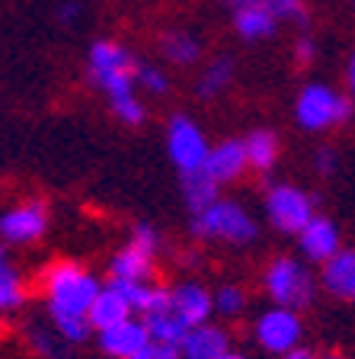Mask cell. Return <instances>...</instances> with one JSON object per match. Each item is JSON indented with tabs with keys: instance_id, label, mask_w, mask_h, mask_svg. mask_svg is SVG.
I'll return each mask as SVG.
<instances>
[{
	"instance_id": "obj_22",
	"label": "cell",
	"mask_w": 355,
	"mask_h": 359,
	"mask_svg": "<svg viewBox=\"0 0 355 359\" xmlns=\"http://www.w3.org/2000/svg\"><path fill=\"white\" fill-rule=\"evenodd\" d=\"M179 196H183L186 209L195 215V212L208 209L211 202L221 199V187L205 170H195V173H183L179 177Z\"/></svg>"
},
{
	"instance_id": "obj_3",
	"label": "cell",
	"mask_w": 355,
	"mask_h": 359,
	"mask_svg": "<svg viewBox=\"0 0 355 359\" xmlns=\"http://www.w3.org/2000/svg\"><path fill=\"white\" fill-rule=\"evenodd\" d=\"M263 289H266L272 305L291 308V311L301 314L304 308H311L314 299H317L320 276H314V269L307 260L279 254L263 269Z\"/></svg>"
},
{
	"instance_id": "obj_31",
	"label": "cell",
	"mask_w": 355,
	"mask_h": 359,
	"mask_svg": "<svg viewBox=\"0 0 355 359\" xmlns=\"http://www.w3.org/2000/svg\"><path fill=\"white\" fill-rule=\"evenodd\" d=\"M132 359H183L179 356V346H167V344H148L138 356Z\"/></svg>"
},
{
	"instance_id": "obj_32",
	"label": "cell",
	"mask_w": 355,
	"mask_h": 359,
	"mask_svg": "<svg viewBox=\"0 0 355 359\" xmlns=\"http://www.w3.org/2000/svg\"><path fill=\"white\" fill-rule=\"evenodd\" d=\"M314 170L320 173V177H330V173L336 170V151L333 148H317V154H314Z\"/></svg>"
},
{
	"instance_id": "obj_11",
	"label": "cell",
	"mask_w": 355,
	"mask_h": 359,
	"mask_svg": "<svg viewBox=\"0 0 355 359\" xmlns=\"http://www.w3.org/2000/svg\"><path fill=\"white\" fill-rule=\"evenodd\" d=\"M298 254L307 263L323 266L326 260H333L342 250V238H340V224L326 215H314L311 222L304 224V231L298 234Z\"/></svg>"
},
{
	"instance_id": "obj_7",
	"label": "cell",
	"mask_w": 355,
	"mask_h": 359,
	"mask_svg": "<svg viewBox=\"0 0 355 359\" xmlns=\"http://www.w3.org/2000/svg\"><path fill=\"white\" fill-rule=\"evenodd\" d=\"M263 209H266V222L272 224V231L298 238L304 224L317 215V199L295 183H272L266 189Z\"/></svg>"
},
{
	"instance_id": "obj_15",
	"label": "cell",
	"mask_w": 355,
	"mask_h": 359,
	"mask_svg": "<svg viewBox=\"0 0 355 359\" xmlns=\"http://www.w3.org/2000/svg\"><path fill=\"white\" fill-rule=\"evenodd\" d=\"M320 289L340 302H355V247H342L320 266Z\"/></svg>"
},
{
	"instance_id": "obj_14",
	"label": "cell",
	"mask_w": 355,
	"mask_h": 359,
	"mask_svg": "<svg viewBox=\"0 0 355 359\" xmlns=\"http://www.w3.org/2000/svg\"><path fill=\"white\" fill-rule=\"evenodd\" d=\"M170 308L183 314L193 327H199L215 318V292H208L195 279H183V283L170 285Z\"/></svg>"
},
{
	"instance_id": "obj_33",
	"label": "cell",
	"mask_w": 355,
	"mask_h": 359,
	"mask_svg": "<svg viewBox=\"0 0 355 359\" xmlns=\"http://www.w3.org/2000/svg\"><path fill=\"white\" fill-rule=\"evenodd\" d=\"M77 16H81V4H74V0H64V4H58V10H55V20H58L61 26L77 22Z\"/></svg>"
},
{
	"instance_id": "obj_5",
	"label": "cell",
	"mask_w": 355,
	"mask_h": 359,
	"mask_svg": "<svg viewBox=\"0 0 355 359\" xmlns=\"http://www.w3.org/2000/svg\"><path fill=\"white\" fill-rule=\"evenodd\" d=\"M352 116V97L330 83L311 81L295 97V122L304 132H330Z\"/></svg>"
},
{
	"instance_id": "obj_27",
	"label": "cell",
	"mask_w": 355,
	"mask_h": 359,
	"mask_svg": "<svg viewBox=\"0 0 355 359\" xmlns=\"http://www.w3.org/2000/svg\"><path fill=\"white\" fill-rule=\"evenodd\" d=\"M244 311H246V292L240 285L228 283L215 292V314H221V318H240Z\"/></svg>"
},
{
	"instance_id": "obj_36",
	"label": "cell",
	"mask_w": 355,
	"mask_h": 359,
	"mask_svg": "<svg viewBox=\"0 0 355 359\" xmlns=\"http://www.w3.org/2000/svg\"><path fill=\"white\" fill-rule=\"evenodd\" d=\"M279 359H317L307 346H298V350H291V353H285V356H279Z\"/></svg>"
},
{
	"instance_id": "obj_16",
	"label": "cell",
	"mask_w": 355,
	"mask_h": 359,
	"mask_svg": "<svg viewBox=\"0 0 355 359\" xmlns=\"http://www.w3.org/2000/svg\"><path fill=\"white\" fill-rule=\"evenodd\" d=\"M230 350V334L221 324H199L189 330L183 344H179V356L183 359H221Z\"/></svg>"
},
{
	"instance_id": "obj_9",
	"label": "cell",
	"mask_w": 355,
	"mask_h": 359,
	"mask_svg": "<svg viewBox=\"0 0 355 359\" xmlns=\"http://www.w3.org/2000/svg\"><path fill=\"white\" fill-rule=\"evenodd\" d=\"M253 337H256V344L266 353L285 356V353L301 346L304 321H301V314L291 311V308L272 305L269 311H263L256 321H253Z\"/></svg>"
},
{
	"instance_id": "obj_35",
	"label": "cell",
	"mask_w": 355,
	"mask_h": 359,
	"mask_svg": "<svg viewBox=\"0 0 355 359\" xmlns=\"http://www.w3.org/2000/svg\"><path fill=\"white\" fill-rule=\"evenodd\" d=\"M10 273H16V266H13V263H10V254H7V250L0 247V279H4V276H10Z\"/></svg>"
},
{
	"instance_id": "obj_24",
	"label": "cell",
	"mask_w": 355,
	"mask_h": 359,
	"mask_svg": "<svg viewBox=\"0 0 355 359\" xmlns=\"http://www.w3.org/2000/svg\"><path fill=\"white\" fill-rule=\"evenodd\" d=\"M234 83V61L230 58H211L202 67L199 81H195V93L202 100H218L221 93H228V87Z\"/></svg>"
},
{
	"instance_id": "obj_10",
	"label": "cell",
	"mask_w": 355,
	"mask_h": 359,
	"mask_svg": "<svg viewBox=\"0 0 355 359\" xmlns=\"http://www.w3.org/2000/svg\"><path fill=\"white\" fill-rule=\"evenodd\" d=\"M48 231V209L45 202H22L0 215V238L7 244H32Z\"/></svg>"
},
{
	"instance_id": "obj_17",
	"label": "cell",
	"mask_w": 355,
	"mask_h": 359,
	"mask_svg": "<svg viewBox=\"0 0 355 359\" xmlns=\"http://www.w3.org/2000/svg\"><path fill=\"white\" fill-rule=\"evenodd\" d=\"M128 318H134L128 299L116 289V285L106 283L103 292L97 295V302H93V308H90V314H87V321H90V327H93V334H99V330H106V327H116V324L128 321Z\"/></svg>"
},
{
	"instance_id": "obj_18",
	"label": "cell",
	"mask_w": 355,
	"mask_h": 359,
	"mask_svg": "<svg viewBox=\"0 0 355 359\" xmlns=\"http://www.w3.org/2000/svg\"><path fill=\"white\" fill-rule=\"evenodd\" d=\"M230 22H234V32L244 42H266L279 32V16L269 13L266 7H240L230 10Z\"/></svg>"
},
{
	"instance_id": "obj_34",
	"label": "cell",
	"mask_w": 355,
	"mask_h": 359,
	"mask_svg": "<svg viewBox=\"0 0 355 359\" xmlns=\"http://www.w3.org/2000/svg\"><path fill=\"white\" fill-rule=\"evenodd\" d=\"M346 93L352 97V103H355V48H352V55H349V61H346Z\"/></svg>"
},
{
	"instance_id": "obj_25",
	"label": "cell",
	"mask_w": 355,
	"mask_h": 359,
	"mask_svg": "<svg viewBox=\"0 0 355 359\" xmlns=\"http://www.w3.org/2000/svg\"><path fill=\"white\" fill-rule=\"evenodd\" d=\"M29 346L39 353V356H45V359H61L64 356V340H61V334L58 330H48V327H42V324H29Z\"/></svg>"
},
{
	"instance_id": "obj_30",
	"label": "cell",
	"mask_w": 355,
	"mask_h": 359,
	"mask_svg": "<svg viewBox=\"0 0 355 359\" xmlns=\"http://www.w3.org/2000/svg\"><path fill=\"white\" fill-rule=\"evenodd\" d=\"M295 61L301 67H311L314 61H317V42H314L307 32H301V36L295 39Z\"/></svg>"
},
{
	"instance_id": "obj_39",
	"label": "cell",
	"mask_w": 355,
	"mask_h": 359,
	"mask_svg": "<svg viewBox=\"0 0 355 359\" xmlns=\"http://www.w3.org/2000/svg\"><path fill=\"white\" fill-rule=\"evenodd\" d=\"M352 7H355V0H352Z\"/></svg>"
},
{
	"instance_id": "obj_19",
	"label": "cell",
	"mask_w": 355,
	"mask_h": 359,
	"mask_svg": "<svg viewBox=\"0 0 355 359\" xmlns=\"http://www.w3.org/2000/svg\"><path fill=\"white\" fill-rule=\"evenodd\" d=\"M202 52H205L202 39L189 29L173 26V29H167L160 36V55H163V61L173 67H193L195 61L202 58Z\"/></svg>"
},
{
	"instance_id": "obj_20",
	"label": "cell",
	"mask_w": 355,
	"mask_h": 359,
	"mask_svg": "<svg viewBox=\"0 0 355 359\" xmlns=\"http://www.w3.org/2000/svg\"><path fill=\"white\" fill-rule=\"evenodd\" d=\"M244 148H246V161H250V170L256 173H269L279 164L281 154V142L272 128H253L244 135Z\"/></svg>"
},
{
	"instance_id": "obj_26",
	"label": "cell",
	"mask_w": 355,
	"mask_h": 359,
	"mask_svg": "<svg viewBox=\"0 0 355 359\" xmlns=\"http://www.w3.org/2000/svg\"><path fill=\"white\" fill-rule=\"evenodd\" d=\"M48 321H52V327L61 334L64 344H83V340H90V334H93L90 321L81 318V314H48Z\"/></svg>"
},
{
	"instance_id": "obj_6",
	"label": "cell",
	"mask_w": 355,
	"mask_h": 359,
	"mask_svg": "<svg viewBox=\"0 0 355 359\" xmlns=\"http://www.w3.org/2000/svg\"><path fill=\"white\" fill-rule=\"evenodd\" d=\"M157 254H160V231L154 224H134L132 241L118 247L109 260V283H148L154 276Z\"/></svg>"
},
{
	"instance_id": "obj_13",
	"label": "cell",
	"mask_w": 355,
	"mask_h": 359,
	"mask_svg": "<svg viewBox=\"0 0 355 359\" xmlns=\"http://www.w3.org/2000/svg\"><path fill=\"white\" fill-rule=\"evenodd\" d=\"M246 170H250V161H246L244 138H224V142L211 144L208 161H205V173L215 180L218 187L237 183Z\"/></svg>"
},
{
	"instance_id": "obj_2",
	"label": "cell",
	"mask_w": 355,
	"mask_h": 359,
	"mask_svg": "<svg viewBox=\"0 0 355 359\" xmlns=\"http://www.w3.org/2000/svg\"><path fill=\"white\" fill-rule=\"evenodd\" d=\"M106 283H99L90 269H83L74 260H55L42 273L45 311L48 314H81L87 318L97 295Z\"/></svg>"
},
{
	"instance_id": "obj_21",
	"label": "cell",
	"mask_w": 355,
	"mask_h": 359,
	"mask_svg": "<svg viewBox=\"0 0 355 359\" xmlns=\"http://www.w3.org/2000/svg\"><path fill=\"white\" fill-rule=\"evenodd\" d=\"M228 10H240V7H266L269 13L279 16V22H288L298 26L301 32H307L311 26V10H307V0H221Z\"/></svg>"
},
{
	"instance_id": "obj_1",
	"label": "cell",
	"mask_w": 355,
	"mask_h": 359,
	"mask_svg": "<svg viewBox=\"0 0 355 359\" xmlns=\"http://www.w3.org/2000/svg\"><path fill=\"white\" fill-rule=\"evenodd\" d=\"M138 65L134 52L116 39H97L87 52V74L93 87L103 90L112 112L125 126H141L148 119V106L138 90Z\"/></svg>"
},
{
	"instance_id": "obj_8",
	"label": "cell",
	"mask_w": 355,
	"mask_h": 359,
	"mask_svg": "<svg viewBox=\"0 0 355 359\" xmlns=\"http://www.w3.org/2000/svg\"><path fill=\"white\" fill-rule=\"evenodd\" d=\"M208 151H211V144H208L205 132L193 116H186V112L170 116V122H167V154H170V164L179 170V177L205 170Z\"/></svg>"
},
{
	"instance_id": "obj_4",
	"label": "cell",
	"mask_w": 355,
	"mask_h": 359,
	"mask_svg": "<svg viewBox=\"0 0 355 359\" xmlns=\"http://www.w3.org/2000/svg\"><path fill=\"white\" fill-rule=\"evenodd\" d=\"M189 231L199 241H215V244H230V247H246L259 238V224L250 215L240 199H218L208 209L195 212L189 222Z\"/></svg>"
},
{
	"instance_id": "obj_29",
	"label": "cell",
	"mask_w": 355,
	"mask_h": 359,
	"mask_svg": "<svg viewBox=\"0 0 355 359\" xmlns=\"http://www.w3.org/2000/svg\"><path fill=\"white\" fill-rule=\"evenodd\" d=\"M26 305V285H22L20 273L0 279V314H13Z\"/></svg>"
},
{
	"instance_id": "obj_38",
	"label": "cell",
	"mask_w": 355,
	"mask_h": 359,
	"mask_svg": "<svg viewBox=\"0 0 355 359\" xmlns=\"http://www.w3.org/2000/svg\"><path fill=\"white\" fill-rule=\"evenodd\" d=\"M320 359H346V356H336V353H330V356H320Z\"/></svg>"
},
{
	"instance_id": "obj_28",
	"label": "cell",
	"mask_w": 355,
	"mask_h": 359,
	"mask_svg": "<svg viewBox=\"0 0 355 359\" xmlns=\"http://www.w3.org/2000/svg\"><path fill=\"white\" fill-rule=\"evenodd\" d=\"M138 90L141 93H151V97H163L170 90V77L160 65H151V61H141L138 65Z\"/></svg>"
},
{
	"instance_id": "obj_23",
	"label": "cell",
	"mask_w": 355,
	"mask_h": 359,
	"mask_svg": "<svg viewBox=\"0 0 355 359\" xmlns=\"http://www.w3.org/2000/svg\"><path fill=\"white\" fill-rule=\"evenodd\" d=\"M141 321L148 324V334L154 344H167V346H179L186 337H189V330H193V324L186 321L183 314L173 311V308L148 314V318H141Z\"/></svg>"
},
{
	"instance_id": "obj_12",
	"label": "cell",
	"mask_w": 355,
	"mask_h": 359,
	"mask_svg": "<svg viewBox=\"0 0 355 359\" xmlns=\"http://www.w3.org/2000/svg\"><path fill=\"white\" fill-rule=\"evenodd\" d=\"M148 344H154V340H151L148 324L141 321V318H128V321L116 324V327H106L97 334L99 353L109 359H132Z\"/></svg>"
},
{
	"instance_id": "obj_37",
	"label": "cell",
	"mask_w": 355,
	"mask_h": 359,
	"mask_svg": "<svg viewBox=\"0 0 355 359\" xmlns=\"http://www.w3.org/2000/svg\"><path fill=\"white\" fill-rule=\"evenodd\" d=\"M221 359H250V356H246V353H240V350H228Z\"/></svg>"
}]
</instances>
